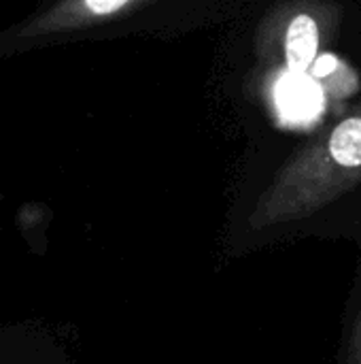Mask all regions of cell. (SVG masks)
Returning a JSON list of instances; mask_svg holds the SVG:
<instances>
[{"label":"cell","instance_id":"7a4b0ae2","mask_svg":"<svg viewBox=\"0 0 361 364\" xmlns=\"http://www.w3.org/2000/svg\"><path fill=\"white\" fill-rule=\"evenodd\" d=\"M343 9L326 0H291L266 11L255 30V58L264 68L306 73L336 38Z\"/></svg>","mask_w":361,"mask_h":364},{"label":"cell","instance_id":"6da1fadb","mask_svg":"<svg viewBox=\"0 0 361 364\" xmlns=\"http://www.w3.org/2000/svg\"><path fill=\"white\" fill-rule=\"evenodd\" d=\"M361 183V100L334 126L300 145L257 196L253 230L291 224L330 207Z\"/></svg>","mask_w":361,"mask_h":364},{"label":"cell","instance_id":"277c9868","mask_svg":"<svg viewBox=\"0 0 361 364\" xmlns=\"http://www.w3.org/2000/svg\"><path fill=\"white\" fill-rule=\"evenodd\" d=\"M347 364H361V307L353 320L347 346Z\"/></svg>","mask_w":361,"mask_h":364},{"label":"cell","instance_id":"3957f363","mask_svg":"<svg viewBox=\"0 0 361 364\" xmlns=\"http://www.w3.org/2000/svg\"><path fill=\"white\" fill-rule=\"evenodd\" d=\"M153 0H64L26 21L19 36H51L87 30L106 21L132 17L149 9Z\"/></svg>","mask_w":361,"mask_h":364}]
</instances>
